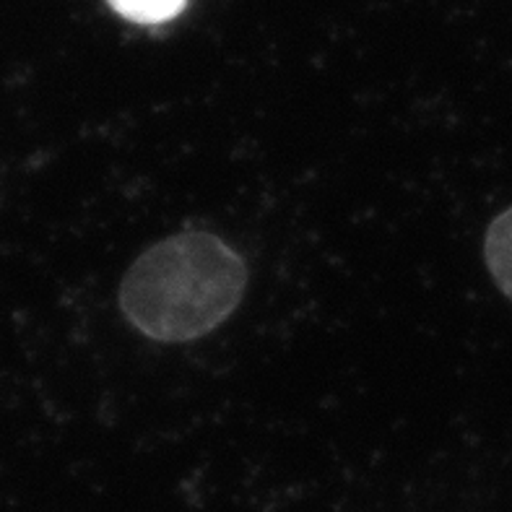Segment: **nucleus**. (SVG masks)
I'll list each match as a JSON object with an SVG mask.
<instances>
[{
	"label": "nucleus",
	"mask_w": 512,
	"mask_h": 512,
	"mask_svg": "<svg viewBox=\"0 0 512 512\" xmlns=\"http://www.w3.org/2000/svg\"><path fill=\"white\" fill-rule=\"evenodd\" d=\"M245 289V260L227 242L182 232L138 255L120 284V307L151 341L185 344L219 328L240 307Z\"/></svg>",
	"instance_id": "f257e3e1"
},
{
	"label": "nucleus",
	"mask_w": 512,
	"mask_h": 512,
	"mask_svg": "<svg viewBox=\"0 0 512 512\" xmlns=\"http://www.w3.org/2000/svg\"><path fill=\"white\" fill-rule=\"evenodd\" d=\"M484 260L502 294L512 299V206L489 224L484 237Z\"/></svg>",
	"instance_id": "f03ea898"
},
{
	"label": "nucleus",
	"mask_w": 512,
	"mask_h": 512,
	"mask_svg": "<svg viewBox=\"0 0 512 512\" xmlns=\"http://www.w3.org/2000/svg\"><path fill=\"white\" fill-rule=\"evenodd\" d=\"M123 19L136 24H162L175 19L185 8V0H107Z\"/></svg>",
	"instance_id": "7ed1b4c3"
}]
</instances>
